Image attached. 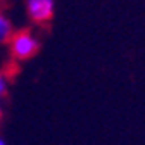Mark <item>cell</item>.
I'll return each instance as SVG.
<instances>
[{
    "instance_id": "obj_1",
    "label": "cell",
    "mask_w": 145,
    "mask_h": 145,
    "mask_svg": "<svg viewBox=\"0 0 145 145\" xmlns=\"http://www.w3.org/2000/svg\"><path fill=\"white\" fill-rule=\"evenodd\" d=\"M38 43L29 33H17L12 38V54L19 59H26L36 52Z\"/></svg>"
},
{
    "instance_id": "obj_2",
    "label": "cell",
    "mask_w": 145,
    "mask_h": 145,
    "mask_svg": "<svg viewBox=\"0 0 145 145\" xmlns=\"http://www.w3.org/2000/svg\"><path fill=\"white\" fill-rule=\"evenodd\" d=\"M28 12L33 21H48L54 12V0H28Z\"/></svg>"
},
{
    "instance_id": "obj_5",
    "label": "cell",
    "mask_w": 145,
    "mask_h": 145,
    "mask_svg": "<svg viewBox=\"0 0 145 145\" xmlns=\"http://www.w3.org/2000/svg\"><path fill=\"white\" fill-rule=\"evenodd\" d=\"M4 143H5V142H4V140H2V138H0V145H4Z\"/></svg>"
},
{
    "instance_id": "obj_3",
    "label": "cell",
    "mask_w": 145,
    "mask_h": 145,
    "mask_svg": "<svg viewBox=\"0 0 145 145\" xmlns=\"http://www.w3.org/2000/svg\"><path fill=\"white\" fill-rule=\"evenodd\" d=\"M9 36H10V23L4 16H0V43L9 40Z\"/></svg>"
},
{
    "instance_id": "obj_6",
    "label": "cell",
    "mask_w": 145,
    "mask_h": 145,
    "mask_svg": "<svg viewBox=\"0 0 145 145\" xmlns=\"http://www.w3.org/2000/svg\"><path fill=\"white\" fill-rule=\"evenodd\" d=\"M0 118H2V109H0Z\"/></svg>"
},
{
    "instance_id": "obj_4",
    "label": "cell",
    "mask_w": 145,
    "mask_h": 145,
    "mask_svg": "<svg viewBox=\"0 0 145 145\" xmlns=\"http://www.w3.org/2000/svg\"><path fill=\"white\" fill-rule=\"evenodd\" d=\"M4 92H5V78L0 74V95H2Z\"/></svg>"
}]
</instances>
